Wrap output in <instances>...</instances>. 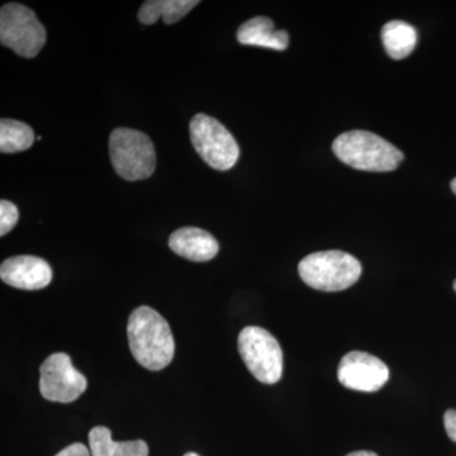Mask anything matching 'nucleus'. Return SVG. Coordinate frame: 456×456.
Wrapping results in <instances>:
<instances>
[{
    "label": "nucleus",
    "instance_id": "9d476101",
    "mask_svg": "<svg viewBox=\"0 0 456 456\" xmlns=\"http://www.w3.org/2000/svg\"><path fill=\"white\" fill-rule=\"evenodd\" d=\"M0 278L5 284L18 289H44L53 281V269L41 257L20 255L3 261Z\"/></svg>",
    "mask_w": 456,
    "mask_h": 456
},
{
    "label": "nucleus",
    "instance_id": "20e7f679",
    "mask_svg": "<svg viewBox=\"0 0 456 456\" xmlns=\"http://www.w3.org/2000/svg\"><path fill=\"white\" fill-rule=\"evenodd\" d=\"M113 169L127 182L150 178L156 167L155 146L143 132L118 127L110 134Z\"/></svg>",
    "mask_w": 456,
    "mask_h": 456
},
{
    "label": "nucleus",
    "instance_id": "9b49d317",
    "mask_svg": "<svg viewBox=\"0 0 456 456\" xmlns=\"http://www.w3.org/2000/svg\"><path fill=\"white\" fill-rule=\"evenodd\" d=\"M169 246L179 256L197 263L212 260L220 250L217 240L197 227H183L171 233Z\"/></svg>",
    "mask_w": 456,
    "mask_h": 456
},
{
    "label": "nucleus",
    "instance_id": "5701e85b",
    "mask_svg": "<svg viewBox=\"0 0 456 456\" xmlns=\"http://www.w3.org/2000/svg\"><path fill=\"white\" fill-rule=\"evenodd\" d=\"M36 140H37V141H41V140H42V137H41V136H37V137H36Z\"/></svg>",
    "mask_w": 456,
    "mask_h": 456
},
{
    "label": "nucleus",
    "instance_id": "ddd939ff",
    "mask_svg": "<svg viewBox=\"0 0 456 456\" xmlns=\"http://www.w3.org/2000/svg\"><path fill=\"white\" fill-rule=\"evenodd\" d=\"M89 449L92 456H149L145 441H113L112 432L104 426L90 430Z\"/></svg>",
    "mask_w": 456,
    "mask_h": 456
},
{
    "label": "nucleus",
    "instance_id": "4468645a",
    "mask_svg": "<svg viewBox=\"0 0 456 456\" xmlns=\"http://www.w3.org/2000/svg\"><path fill=\"white\" fill-rule=\"evenodd\" d=\"M198 4L197 0H149L140 8L139 20L150 26L163 18L165 25H174Z\"/></svg>",
    "mask_w": 456,
    "mask_h": 456
},
{
    "label": "nucleus",
    "instance_id": "1a4fd4ad",
    "mask_svg": "<svg viewBox=\"0 0 456 456\" xmlns=\"http://www.w3.org/2000/svg\"><path fill=\"white\" fill-rule=\"evenodd\" d=\"M338 382L353 391L374 393L389 379V369L377 356L364 351H351L341 359Z\"/></svg>",
    "mask_w": 456,
    "mask_h": 456
},
{
    "label": "nucleus",
    "instance_id": "39448f33",
    "mask_svg": "<svg viewBox=\"0 0 456 456\" xmlns=\"http://www.w3.org/2000/svg\"><path fill=\"white\" fill-rule=\"evenodd\" d=\"M189 132L194 150L204 163L220 171L235 167L240 158L239 143L220 121L207 114H196Z\"/></svg>",
    "mask_w": 456,
    "mask_h": 456
},
{
    "label": "nucleus",
    "instance_id": "b1692460",
    "mask_svg": "<svg viewBox=\"0 0 456 456\" xmlns=\"http://www.w3.org/2000/svg\"><path fill=\"white\" fill-rule=\"evenodd\" d=\"M454 289H455V292H456V281H454Z\"/></svg>",
    "mask_w": 456,
    "mask_h": 456
},
{
    "label": "nucleus",
    "instance_id": "f8f14e48",
    "mask_svg": "<svg viewBox=\"0 0 456 456\" xmlns=\"http://www.w3.org/2000/svg\"><path fill=\"white\" fill-rule=\"evenodd\" d=\"M237 41L246 46L284 51L289 45V35L284 29L277 31L270 18L259 16L240 26L237 29Z\"/></svg>",
    "mask_w": 456,
    "mask_h": 456
},
{
    "label": "nucleus",
    "instance_id": "412c9836",
    "mask_svg": "<svg viewBox=\"0 0 456 456\" xmlns=\"http://www.w3.org/2000/svg\"><path fill=\"white\" fill-rule=\"evenodd\" d=\"M452 191L456 194V178L452 182Z\"/></svg>",
    "mask_w": 456,
    "mask_h": 456
},
{
    "label": "nucleus",
    "instance_id": "dca6fc26",
    "mask_svg": "<svg viewBox=\"0 0 456 456\" xmlns=\"http://www.w3.org/2000/svg\"><path fill=\"white\" fill-rule=\"evenodd\" d=\"M35 140L32 128L26 123L7 118L0 121V151L3 154L26 151Z\"/></svg>",
    "mask_w": 456,
    "mask_h": 456
},
{
    "label": "nucleus",
    "instance_id": "a211bd4d",
    "mask_svg": "<svg viewBox=\"0 0 456 456\" xmlns=\"http://www.w3.org/2000/svg\"><path fill=\"white\" fill-rule=\"evenodd\" d=\"M444 425L449 439L456 443V410H448L444 415Z\"/></svg>",
    "mask_w": 456,
    "mask_h": 456
},
{
    "label": "nucleus",
    "instance_id": "6e6552de",
    "mask_svg": "<svg viewBox=\"0 0 456 456\" xmlns=\"http://www.w3.org/2000/svg\"><path fill=\"white\" fill-rule=\"evenodd\" d=\"M40 392L47 401L71 403L86 392L88 380L73 367L70 356L56 353L40 368Z\"/></svg>",
    "mask_w": 456,
    "mask_h": 456
},
{
    "label": "nucleus",
    "instance_id": "f257e3e1",
    "mask_svg": "<svg viewBox=\"0 0 456 456\" xmlns=\"http://www.w3.org/2000/svg\"><path fill=\"white\" fill-rule=\"evenodd\" d=\"M127 335L132 355L143 368L159 371L173 362L175 341L158 311L147 305L136 308L128 320Z\"/></svg>",
    "mask_w": 456,
    "mask_h": 456
},
{
    "label": "nucleus",
    "instance_id": "7ed1b4c3",
    "mask_svg": "<svg viewBox=\"0 0 456 456\" xmlns=\"http://www.w3.org/2000/svg\"><path fill=\"white\" fill-rule=\"evenodd\" d=\"M299 277L321 292H341L362 277V264L340 250L320 251L305 256L298 265Z\"/></svg>",
    "mask_w": 456,
    "mask_h": 456
},
{
    "label": "nucleus",
    "instance_id": "423d86ee",
    "mask_svg": "<svg viewBox=\"0 0 456 456\" xmlns=\"http://www.w3.org/2000/svg\"><path fill=\"white\" fill-rule=\"evenodd\" d=\"M47 35L35 12L20 3H8L0 11V41L17 55L32 59L46 44Z\"/></svg>",
    "mask_w": 456,
    "mask_h": 456
},
{
    "label": "nucleus",
    "instance_id": "f03ea898",
    "mask_svg": "<svg viewBox=\"0 0 456 456\" xmlns=\"http://www.w3.org/2000/svg\"><path fill=\"white\" fill-rule=\"evenodd\" d=\"M338 160L356 170L388 173L397 169L403 154L388 141L371 132L354 130L340 134L332 143Z\"/></svg>",
    "mask_w": 456,
    "mask_h": 456
},
{
    "label": "nucleus",
    "instance_id": "4be33fe9",
    "mask_svg": "<svg viewBox=\"0 0 456 456\" xmlns=\"http://www.w3.org/2000/svg\"><path fill=\"white\" fill-rule=\"evenodd\" d=\"M184 456H200V455L196 454V452H187V454H185Z\"/></svg>",
    "mask_w": 456,
    "mask_h": 456
},
{
    "label": "nucleus",
    "instance_id": "2eb2a0df",
    "mask_svg": "<svg viewBox=\"0 0 456 456\" xmlns=\"http://www.w3.org/2000/svg\"><path fill=\"white\" fill-rule=\"evenodd\" d=\"M384 49L393 60L406 59L417 44L415 27L403 20H391L382 29Z\"/></svg>",
    "mask_w": 456,
    "mask_h": 456
},
{
    "label": "nucleus",
    "instance_id": "6ab92c4d",
    "mask_svg": "<svg viewBox=\"0 0 456 456\" xmlns=\"http://www.w3.org/2000/svg\"><path fill=\"white\" fill-rule=\"evenodd\" d=\"M55 456H92V452H90V449L86 448L83 444L75 443L69 445L68 448L61 450V452Z\"/></svg>",
    "mask_w": 456,
    "mask_h": 456
},
{
    "label": "nucleus",
    "instance_id": "0eeeda50",
    "mask_svg": "<svg viewBox=\"0 0 456 456\" xmlns=\"http://www.w3.org/2000/svg\"><path fill=\"white\" fill-rule=\"evenodd\" d=\"M240 355L248 371L264 384H275L283 374V351L269 331L257 326H248L240 332Z\"/></svg>",
    "mask_w": 456,
    "mask_h": 456
},
{
    "label": "nucleus",
    "instance_id": "aec40b11",
    "mask_svg": "<svg viewBox=\"0 0 456 456\" xmlns=\"http://www.w3.org/2000/svg\"><path fill=\"white\" fill-rule=\"evenodd\" d=\"M346 456H378L373 452H365V450H362V452H350V454H347Z\"/></svg>",
    "mask_w": 456,
    "mask_h": 456
},
{
    "label": "nucleus",
    "instance_id": "f3484780",
    "mask_svg": "<svg viewBox=\"0 0 456 456\" xmlns=\"http://www.w3.org/2000/svg\"><path fill=\"white\" fill-rule=\"evenodd\" d=\"M18 209L13 203L3 200L0 202V236H5L13 230L18 222Z\"/></svg>",
    "mask_w": 456,
    "mask_h": 456
}]
</instances>
